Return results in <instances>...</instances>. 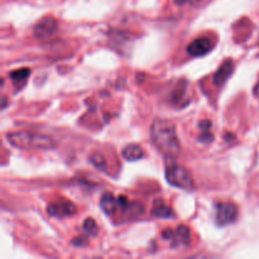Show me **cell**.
Instances as JSON below:
<instances>
[{
    "label": "cell",
    "instance_id": "cell-1",
    "mask_svg": "<svg viewBox=\"0 0 259 259\" xmlns=\"http://www.w3.org/2000/svg\"><path fill=\"white\" fill-rule=\"evenodd\" d=\"M151 137L154 146L168 158H175L181 152L176 128L172 121L167 119H156L151 126Z\"/></svg>",
    "mask_w": 259,
    "mask_h": 259
},
{
    "label": "cell",
    "instance_id": "cell-2",
    "mask_svg": "<svg viewBox=\"0 0 259 259\" xmlns=\"http://www.w3.org/2000/svg\"><path fill=\"white\" fill-rule=\"evenodd\" d=\"M5 138L13 147L19 149H52L57 146V142L51 137L33 132H12Z\"/></svg>",
    "mask_w": 259,
    "mask_h": 259
},
{
    "label": "cell",
    "instance_id": "cell-3",
    "mask_svg": "<svg viewBox=\"0 0 259 259\" xmlns=\"http://www.w3.org/2000/svg\"><path fill=\"white\" fill-rule=\"evenodd\" d=\"M168 159H171V162H168L166 166V179L168 184H171L175 187H179V189L189 190V191L194 190L195 184L190 172L185 167L175 163L172 161L174 158Z\"/></svg>",
    "mask_w": 259,
    "mask_h": 259
},
{
    "label": "cell",
    "instance_id": "cell-4",
    "mask_svg": "<svg viewBox=\"0 0 259 259\" xmlns=\"http://www.w3.org/2000/svg\"><path fill=\"white\" fill-rule=\"evenodd\" d=\"M238 218V207L233 202L224 201L215 204V222L220 227L234 223Z\"/></svg>",
    "mask_w": 259,
    "mask_h": 259
},
{
    "label": "cell",
    "instance_id": "cell-5",
    "mask_svg": "<svg viewBox=\"0 0 259 259\" xmlns=\"http://www.w3.org/2000/svg\"><path fill=\"white\" fill-rule=\"evenodd\" d=\"M76 211L77 209H76L75 204L65 199L57 200L47 206V214L52 218H60V219L72 217L76 214Z\"/></svg>",
    "mask_w": 259,
    "mask_h": 259
},
{
    "label": "cell",
    "instance_id": "cell-6",
    "mask_svg": "<svg viewBox=\"0 0 259 259\" xmlns=\"http://www.w3.org/2000/svg\"><path fill=\"white\" fill-rule=\"evenodd\" d=\"M58 30V23L55 18L45 17L33 28V35L37 39H47Z\"/></svg>",
    "mask_w": 259,
    "mask_h": 259
},
{
    "label": "cell",
    "instance_id": "cell-7",
    "mask_svg": "<svg viewBox=\"0 0 259 259\" xmlns=\"http://www.w3.org/2000/svg\"><path fill=\"white\" fill-rule=\"evenodd\" d=\"M214 47V43L210 37H199L192 40L187 46V53L191 57H201V56L207 55Z\"/></svg>",
    "mask_w": 259,
    "mask_h": 259
},
{
    "label": "cell",
    "instance_id": "cell-8",
    "mask_svg": "<svg viewBox=\"0 0 259 259\" xmlns=\"http://www.w3.org/2000/svg\"><path fill=\"white\" fill-rule=\"evenodd\" d=\"M234 71V62L233 60H227L220 65L218 71L214 75V83L217 86H223L228 80H229L230 75Z\"/></svg>",
    "mask_w": 259,
    "mask_h": 259
},
{
    "label": "cell",
    "instance_id": "cell-9",
    "mask_svg": "<svg viewBox=\"0 0 259 259\" xmlns=\"http://www.w3.org/2000/svg\"><path fill=\"white\" fill-rule=\"evenodd\" d=\"M151 215L153 218H159V219H171L175 217V212L172 211L171 207L164 204L163 200L158 199L153 202V209L151 210Z\"/></svg>",
    "mask_w": 259,
    "mask_h": 259
},
{
    "label": "cell",
    "instance_id": "cell-10",
    "mask_svg": "<svg viewBox=\"0 0 259 259\" xmlns=\"http://www.w3.org/2000/svg\"><path fill=\"white\" fill-rule=\"evenodd\" d=\"M190 99L187 98V82L181 81L179 86H176L174 94H172V104L176 106L187 105Z\"/></svg>",
    "mask_w": 259,
    "mask_h": 259
},
{
    "label": "cell",
    "instance_id": "cell-11",
    "mask_svg": "<svg viewBox=\"0 0 259 259\" xmlns=\"http://www.w3.org/2000/svg\"><path fill=\"white\" fill-rule=\"evenodd\" d=\"M190 229L186 225H180L174 232L172 237V247H179V245H187L190 244Z\"/></svg>",
    "mask_w": 259,
    "mask_h": 259
},
{
    "label": "cell",
    "instance_id": "cell-12",
    "mask_svg": "<svg viewBox=\"0 0 259 259\" xmlns=\"http://www.w3.org/2000/svg\"><path fill=\"white\" fill-rule=\"evenodd\" d=\"M100 206L103 209V211L108 215L115 214V211L118 210V197H114L113 195L106 192L101 196L100 199Z\"/></svg>",
    "mask_w": 259,
    "mask_h": 259
},
{
    "label": "cell",
    "instance_id": "cell-13",
    "mask_svg": "<svg viewBox=\"0 0 259 259\" xmlns=\"http://www.w3.org/2000/svg\"><path fill=\"white\" fill-rule=\"evenodd\" d=\"M121 156L126 161H138L144 156V151L138 144H129L121 152Z\"/></svg>",
    "mask_w": 259,
    "mask_h": 259
},
{
    "label": "cell",
    "instance_id": "cell-14",
    "mask_svg": "<svg viewBox=\"0 0 259 259\" xmlns=\"http://www.w3.org/2000/svg\"><path fill=\"white\" fill-rule=\"evenodd\" d=\"M199 128H200V136H199V139L202 142V143H210V142H212V139H214V134L211 133V121L210 120H202L199 123Z\"/></svg>",
    "mask_w": 259,
    "mask_h": 259
},
{
    "label": "cell",
    "instance_id": "cell-15",
    "mask_svg": "<svg viewBox=\"0 0 259 259\" xmlns=\"http://www.w3.org/2000/svg\"><path fill=\"white\" fill-rule=\"evenodd\" d=\"M82 229H83V232L89 235V237H95V235H98V233H99L98 224H96L95 220L91 219V218H88V219L83 222Z\"/></svg>",
    "mask_w": 259,
    "mask_h": 259
},
{
    "label": "cell",
    "instance_id": "cell-16",
    "mask_svg": "<svg viewBox=\"0 0 259 259\" xmlns=\"http://www.w3.org/2000/svg\"><path fill=\"white\" fill-rule=\"evenodd\" d=\"M29 73H30L29 68H19V70L12 71V72L9 73V77L12 78L13 81H15V82H20V81L27 80Z\"/></svg>",
    "mask_w": 259,
    "mask_h": 259
},
{
    "label": "cell",
    "instance_id": "cell-17",
    "mask_svg": "<svg viewBox=\"0 0 259 259\" xmlns=\"http://www.w3.org/2000/svg\"><path fill=\"white\" fill-rule=\"evenodd\" d=\"M90 161H91V163H93L94 166L96 167V168H99V169H105L106 168V161L100 153L91 154Z\"/></svg>",
    "mask_w": 259,
    "mask_h": 259
},
{
    "label": "cell",
    "instance_id": "cell-18",
    "mask_svg": "<svg viewBox=\"0 0 259 259\" xmlns=\"http://www.w3.org/2000/svg\"><path fill=\"white\" fill-rule=\"evenodd\" d=\"M253 94H254L255 96H259V80H258V82L255 83L254 89H253Z\"/></svg>",
    "mask_w": 259,
    "mask_h": 259
},
{
    "label": "cell",
    "instance_id": "cell-19",
    "mask_svg": "<svg viewBox=\"0 0 259 259\" xmlns=\"http://www.w3.org/2000/svg\"><path fill=\"white\" fill-rule=\"evenodd\" d=\"M5 106H7V98L5 96H3V104H2V108L5 109Z\"/></svg>",
    "mask_w": 259,
    "mask_h": 259
},
{
    "label": "cell",
    "instance_id": "cell-20",
    "mask_svg": "<svg viewBox=\"0 0 259 259\" xmlns=\"http://www.w3.org/2000/svg\"><path fill=\"white\" fill-rule=\"evenodd\" d=\"M175 2H176L177 4H182V3H185V2H186V0H175Z\"/></svg>",
    "mask_w": 259,
    "mask_h": 259
},
{
    "label": "cell",
    "instance_id": "cell-21",
    "mask_svg": "<svg viewBox=\"0 0 259 259\" xmlns=\"http://www.w3.org/2000/svg\"><path fill=\"white\" fill-rule=\"evenodd\" d=\"M196 2H202V0H196Z\"/></svg>",
    "mask_w": 259,
    "mask_h": 259
}]
</instances>
